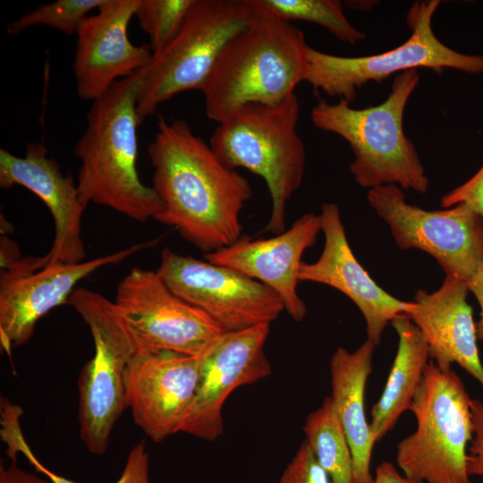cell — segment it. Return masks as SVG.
<instances>
[{
  "instance_id": "cell-1",
  "label": "cell",
  "mask_w": 483,
  "mask_h": 483,
  "mask_svg": "<svg viewBox=\"0 0 483 483\" xmlns=\"http://www.w3.org/2000/svg\"><path fill=\"white\" fill-rule=\"evenodd\" d=\"M148 152L151 187L162 205L157 221L174 227L205 254L242 236L241 214L251 198L250 184L226 166L184 120L167 122L159 115Z\"/></svg>"
},
{
  "instance_id": "cell-2",
  "label": "cell",
  "mask_w": 483,
  "mask_h": 483,
  "mask_svg": "<svg viewBox=\"0 0 483 483\" xmlns=\"http://www.w3.org/2000/svg\"><path fill=\"white\" fill-rule=\"evenodd\" d=\"M143 69L114 83L92 101L84 132L74 146L80 165L81 200L107 207L138 221L155 219L162 205L137 171V97Z\"/></svg>"
},
{
  "instance_id": "cell-3",
  "label": "cell",
  "mask_w": 483,
  "mask_h": 483,
  "mask_svg": "<svg viewBox=\"0 0 483 483\" xmlns=\"http://www.w3.org/2000/svg\"><path fill=\"white\" fill-rule=\"evenodd\" d=\"M253 9L252 19L227 43L202 89L206 114L217 123L244 105L280 102L306 80L309 46L302 30Z\"/></svg>"
},
{
  "instance_id": "cell-4",
  "label": "cell",
  "mask_w": 483,
  "mask_h": 483,
  "mask_svg": "<svg viewBox=\"0 0 483 483\" xmlns=\"http://www.w3.org/2000/svg\"><path fill=\"white\" fill-rule=\"evenodd\" d=\"M419 81L417 70L398 73L386 100L361 109L345 100L332 104L318 97L311 122L349 144L354 156L350 172L360 186L370 190L394 184L418 193L428 191L429 180L402 124L405 107Z\"/></svg>"
},
{
  "instance_id": "cell-5",
  "label": "cell",
  "mask_w": 483,
  "mask_h": 483,
  "mask_svg": "<svg viewBox=\"0 0 483 483\" xmlns=\"http://www.w3.org/2000/svg\"><path fill=\"white\" fill-rule=\"evenodd\" d=\"M300 112L295 93L275 104H247L218 123L209 140L226 166L264 179L272 201L265 231L275 234L285 231L287 202L305 173V146L297 131Z\"/></svg>"
},
{
  "instance_id": "cell-6",
  "label": "cell",
  "mask_w": 483,
  "mask_h": 483,
  "mask_svg": "<svg viewBox=\"0 0 483 483\" xmlns=\"http://www.w3.org/2000/svg\"><path fill=\"white\" fill-rule=\"evenodd\" d=\"M470 401L452 369L428 361L410 408L417 428L397 445L396 462L406 477L427 483H471L467 470L473 434Z\"/></svg>"
},
{
  "instance_id": "cell-7",
  "label": "cell",
  "mask_w": 483,
  "mask_h": 483,
  "mask_svg": "<svg viewBox=\"0 0 483 483\" xmlns=\"http://www.w3.org/2000/svg\"><path fill=\"white\" fill-rule=\"evenodd\" d=\"M254 13L247 0H195L175 36L143 68L140 122L181 92L202 91L224 48Z\"/></svg>"
},
{
  "instance_id": "cell-8",
  "label": "cell",
  "mask_w": 483,
  "mask_h": 483,
  "mask_svg": "<svg viewBox=\"0 0 483 483\" xmlns=\"http://www.w3.org/2000/svg\"><path fill=\"white\" fill-rule=\"evenodd\" d=\"M68 305L89 326L94 355L79 379V431L88 451L103 454L125 408L124 376L138 350L114 301L87 288L75 289Z\"/></svg>"
},
{
  "instance_id": "cell-9",
  "label": "cell",
  "mask_w": 483,
  "mask_h": 483,
  "mask_svg": "<svg viewBox=\"0 0 483 483\" xmlns=\"http://www.w3.org/2000/svg\"><path fill=\"white\" fill-rule=\"evenodd\" d=\"M438 0L415 2L407 13L409 38L389 51L347 57L309 47L306 77L315 90L351 103L357 90L369 81L380 82L390 75L418 68L435 72L454 69L467 73L483 72V55L457 52L435 35L432 18Z\"/></svg>"
},
{
  "instance_id": "cell-10",
  "label": "cell",
  "mask_w": 483,
  "mask_h": 483,
  "mask_svg": "<svg viewBox=\"0 0 483 483\" xmlns=\"http://www.w3.org/2000/svg\"><path fill=\"white\" fill-rule=\"evenodd\" d=\"M367 199L389 226L400 250L432 256L445 273L470 284L483 264V217L465 204L425 210L405 201L403 190L387 184L369 190Z\"/></svg>"
},
{
  "instance_id": "cell-11",
  "label": "cell",
  "mask_w": 483,
  "mask_h": 483,
  "mask_svg": "<svg viewBox=\"0 0 483 483\" xmlns=\"http://www.w3.org/2000/svg\"><path fill=\"white\" fill-rule=\"evenodd\" d=\"M156 271L176 296L207 314L224 332L270 325L284 310L280 297L265 284L168 248L161 251Z\"/></svg>"
},
{
  "instance_id": "cell-12",
  "label": "cell",
  "mask_w": 483,
  "mask_h": 483,
  "mask_svg": "<svg viewBox=\"0 0 483 483\" xmlns=\"http://www.w3.org/2000/svg\"><path fill=\"white\" fill-rule=\"evenodd\" d=\"M114 302L139 350L200 357L225 333L176 296L157 271L131 268L119 282Z\"/></svg>"
},
{
  "instance_id": "cell-13",
  "label": "cell",
  "mask_w": 483,
  "mask_h": 483,
  "mask_svg": "<svg viewBox=\"0 0 483 483\" xmlns=\"http://www.w3.org/2000/svg\"><path fill=\"white\" fill-rule=\"evenodd\" d=\"M269 326L225 332L199 357L195 397L179 432L207 441L222 435V409L232 392L271 374L265 353Z\"/></svg>"
},
{
  "instance_id": "cell-14",
  "label": "cell",
  "mask_w": 483,
  "mask_h": 483,
  "mask_svg": "<svg viewBox=\"0 0 483 483\" xmlns=\"http://www.w3.org/2000/svg\"><path fill=\"white\" fill-rule=\"evenodd\" d=\"M14 185L36 194L49 209L55 223V237L49 250L41 257L22 258V269L36 271L55 263L84 261L81 222L87 205L81 200L73 178L48 157L43 143L27 144L24 157L0 148V186L8 189Z\"/></svg>"
},
{
  "instance_id": "cell-15",
  "label": "cell",
  "mask_w": 483,
  "mask_h": 483,
  "mask_svg": "<svg viewBox=\"0 0 483 483\" xmlns=\"http://www.w3.org/2000/svg\"><path fill=\"white\" fill-rule=\"evenodd\" d=\"M200 358L137 350L124 376V402L134 423L153 442L178 433L195 397Z\"/></svg>"
},
{
  "instance_id": "cell-16",
  "label": "cell",
  "mask_w": 483,
  "mask_h": 483,
  "mask_svg": "<svg viewBox=\"0 0 483 483\" xmlns=\"http://www.w3.org/2000/svg\"><path fill=\"white\" fill-rule=\"evenodd\" d=\"M157 240L136 243L105 256L74 264L55 263L36 271L6 269L0 278V338L10 351L28 343L38 321L68 303L76 284L103 267L130 258Z\"/></svg>"
},
{
  "instance_id": "cell-17",
  "label": "cell",
  "mask_w": 483,
  "mask_h": 483,
  "mask_svg": "<svg viewBox=\"0 0 483 483\" xmlns=\"http://www.w3.org/2000/svg\"><path fill=\"white\" fill-rule=\"evenodd\" d=\"M140 0H106L89 15L76 33L72 64L79 97L94 101L119 80L145 68L153 52L134 45L128 27Z\"/></svg>"
},
{
  "instance_id": "cell-18",
  "label": "cell",
  "mask_w": 483,
  "mask_h": 483,
  "mask_svg": "<svg viewBox=\"0 0 483 483\" xmlns=\"http://www.w3.org/2000/svg\"><path fill=\"white\" fill-rule=\"evenodd\" d=\"M319 216L324 248L318 260L301 263L299 281L326 284L346 295L365 319L368 340L377 345L386 326L401 315L408 316L415 304L389 294L360 264L348 242L336 204H323Z\"/></svg>"
},
{
  "instance_id": "cell-19",
  "label": "cell",
  "mask_w": 483,
  "mask_h": 483,
  "mask_svg": "<svg viewBox=\"0 0 483 483\" xmlns=\"http://www.w3.org/2000/svg\"><path fill=\"white\" fill-rule=\"evenodd\" d=\"M319 232L320 216L305 213L279 234L267 239L241 236L227 247L206 253L204 259L265 284L280 297L292 319L300 322L307 314L297 292L301 257L316 243Z\"/></svg>"
},
{
  "instance_id": "cell-20",
  "label": "cell",
  "mask_w": 483,
  "mask_h": 483,
  "mask_svg": "<svg viewBox=\"0 0 483 483\" xmlns=\"http://www.w3.org/2000/svg\"><path fill=\"white\" fill-rule=\"evenodd\" d=\"M467 284L445 275L433 292H416L414 309L408 315L424 335L429 359L441 369L456 363L483 387V364L477 346L476 323L467 302Z\"/></svg>"
},
{
  "instance_id": "cell-21",
  "label": "cell",
  "mask_w": 483,
  "mask_h": 483,
  "mask_svg": "<svg viewBox=\"0 0 483 483\" xmlns=\"http://www.w3.org/2000/svg\"><path fill=\"white\" fill-rule=\"evenodd\" d=\"M376 344L368 340L355 351L337 348L330 360L331 401L347 437L356 483H373L372 450L377 442L365 413V388Z\"/></svg>"
},
{
  "instance_id": "cell-22",
  "label": "cell",
  "mask_w": 483,
  "mask_h": 483,
  "mask_svg": "<svg viewBox=\"0 0 483 483\" xmlns=\"http://www.w3.org/2000/svg\"><path fill=\"white\" fill-rule=\"evenodd\" d=\"M398 335V348L381 397L371 411V432L381 440L402 414L410 410L428 364V343L407 315L391 321Z\"/></svg>"
},
{
  "instance_id": "cell-23",
  "label": "cell",
  "mask_w": 483,
  "mask_h": 483,
  "mask_svg": "<svg viewBox=\"0 0 483 483\" xmlns=\"http://www.w3.org/2000/svg\"><path fill=\"white\" fill-rule=\"evenodd\" d=\"M302 429L332 483H356L351 448L330 396L307 416Z\"/></svg>"
},
{
  "instance_id": "cell-24",
  "label": "cell",
  "mask_w": 483,
  "mask_h": 483,
  "mask_svg": "<svg viewBox=\"0 0 483 483\" xmlns=\"http://www.w3.org/2000/svg\"><path fill=\"white\" fill-rule=\"evenodd\" d=\"M0 407V436L6 445V453L13 462H15L17 454L20 453L37 473L42 474L51 483H80L51 470L38 459L21 430L20 419L22 410L20 406L3 398ZM114 483H150L149 455L143 440L130 450L122 474Z\"/></svg>"
},
{
  "instance_id": "cell-25",
  "label": "cell",
  "mask_w": 483,
  "mask_h": 483,
  "mask_svg": "<svg viewBox=\"0 0 483 483\" xmlns=\"http://www.w3.org/2000/svg\"><path fill=\"white\" fill-rule=\"evenodd\" d=\"M255 9L270 13L283 21L313 22L322 26L341 41L355 44L365 39L343 13L337 0H247Z\"/></svg>"
},
{
  "instance_id": "cell-26",
  "label": "cell",
  "mask_w": 483,
  "mask_h": 483,
  "mask_svg": "<svg viewBox=\"0 0 483 483\" xmlns=\"http://www.w3.org/2000/svg\"><path fill=\"white\" fill-rule=\"evenodd\" d=\"M106 0H56L41 4L7 25L10 35L34 26H46L66 35L77 33L84 20Z\"/></svg>"
},
{
  "instance_id": "cell-27",
  "label": "cell",
  "mask_w": 483,
  "mask_h": 483,
  "mask_svg": "<svg viewBox=\"0 0 483 483\" xmlns=\"http://www.w3.org/2000/svg\"><path fill=\"white\" fill-rule=\"evenodd\" d=\"M195 0H140L135 15L152 52L164 47L182 27Z\"/></svg>"
},
{
  "instance_id": "cell-28",
  "label": "cell",
  "mask_w": 483,
  "mask_h": 483,
  "mask_svg": "<svg viewBox=\"0 0 483 483\" xmlns=\"http://www.w3.org/2000/svg\"><path fill=\"white\" fill-rule=\"evenodd\" d=\"M278 483H332L306 441L284 470Z\"/></svg>"
},
{
  "instance_id": "cell-29",
  "label": "cell",
  "mask_w": 483,
  "mask_h": 483,
  "mask_svg": "<svg viewBox=\"0 0 483 483\" xmlns=\"http://www.w3.org/2000/svg\"><path fill=\"white\" fill-rule=\"evenodd\" d=\"M465 204L483 217V165L464 183L441 198L444 208Z\"/></svg>"
},
{
  "instance_id": "cell-30",
  "label": "cell",
  "mask_w": 483,
  "mask_h": 483,
  "mask_svg": "<svg viewBox=\"0 0 483 483\" xmlns=\"http://www.w3.org/2000/svg\"><path fill=\"white\" fill-rule=\"evenodd\" d=\"M470 412L473 434L468 446L467 470L470 476L483 479V402L471 399Z\"/></svg>"
},
{
  "instance_id": "cell-31",
  "label": "cell",
  "mask_w": 483,
  "mask_h": 483,
  "mask_svg": "<svg viewBox=\"0 0 483 483\" xmlns=\"http://www.w3.org/2000/svg\"><path fill=\"white\" fill-rule=\"evenodd\" d=\"M0 483H51L46 477L35 472L27 471L19 467L15 462L9 466L0 465Z\"/></svg>"
},
{
  "instance_id": "cell-32",
  "label": "cell",
  "mask_w": 483,
  "mask_h": 483,
  "mask_svg": "<svg viewBox=\"0 0 483 483\" xmlns=\"http://www.w3.org/2000/svg\"><path fill=\"white\" fill-rule=\"evenodd\" d=\"M373 483H424L418 479L400 474L396 467L389 462H384L376 468Z\"/></svg>"
},
{
  "instance_id": "cell-33",
  "label": "cell",
  "mask_w": 483,
  "mask_h": 483,
  "mask_svg": "<svg viewBox=\"0 0 483 483\" xmlns=\"http://www.w3.org/2000/svg\"><path fill=\"white\" fill-rule=\"evenodd\" d=\"M469 290L475 295L480 307V318L476 323L477 337L483 342V264L473 281L468 284Z\"/></svg>"
},
{
  "instance_id": "cell-34",
  "label": "cell",
  "mask_w": 483,
  "mask_h": 483,
  "mask_svg": "<svg viewBox=\"0 0 483 483\" xmlns=\"http://www.w3.org/2000/svg\"><path fill=\"white\" fill-rule=\"evenodd\" d=\"M14 242L6 237L1 238V267L7 269L21 258Z\"/></svg>"
}]
</instances>
